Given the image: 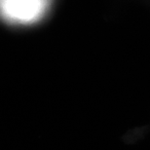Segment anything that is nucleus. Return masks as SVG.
Instances as JSON below:
<instances>
[{"label": "nucleus", "mask_w": 150, "mask_h": 150, "mask_svg": "<svg viewBox=\"0 0 150 150\" xmlns=\"http://www.w3.org/2000/svg\"><path fill=\"white\" fill-rule=\"evenodd\" d=\"M3 14L18 20H29L40 8V0H1Z\"/></svg>", "instance_id": "nucleus-1"}]
</instances>
